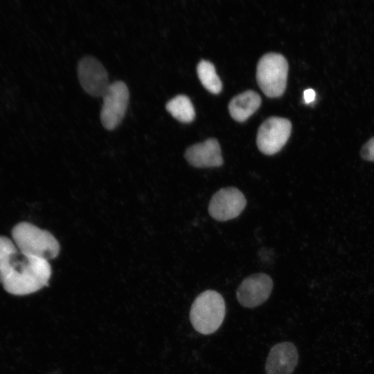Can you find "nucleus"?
Masks as SVG:
<instances>
[{
  "label": "nucleus",
  "instance_id": "nucleus-13",
  "mask_svg": "<svg viewBox=\"0 0 374 374\" xmlns=\"http://www.w3.org/2000/svg\"><path fill=\"white\" fill-rule=\"evenodd\" d=\"M166 109L174 118L181 122H191L195 116L193 103L185 95H177L170 99L166 103Z\"/></svg>",
  "mask_w": 374,
  "mask_h": 374
},
{
  "label": "nucleus",
  "instance_id": "nucleus-1",
  "mask_svg": "<svg viewBox=\"0 0 374 374\" xmlns=\"http://www.w3.org/2000/svg\"><path fill=\"white\" fill-rule=\"evenodd\" d=\"M51 276V267L48 260L23 254L17 248L1 272L0 283L7 292L23 296L46 286Z\"/></svg>",
  "mask_w": 374,
  "mask_h": 374
},
{
  "label": "nucleus",
  "instance_id": "nucleus-4",
  "mask_svg": "<svg viewBox=\"0 0 374 374\" xmlns=\"http://www.w3.org/2000/svg\"><path fill=\"white\" fill-rule=\"evenodd\" d=\"M288 62L277 53H268L259 60L256 68V80L262 92L269 97L281 96L286 88Z\"/></svg>",
  "mask_w": 374,
  "mask_h": 374
},
{
  "label": "nucleus",
  "instance_id": "nucleus-2",
  "mask_svg": "<svg viewBox=\"0 0 374 374\" xmlns=\"http://www.w3.org/2000/svg\"><path fill=\"white\" fill-rule=\"evenodd\" d=\"M12 240L23 254L49 260L60 253V246L49 231L22 222L12 229Z\"/></svg>",
  "mask_w": 374,
  "mask_h": 374
},
{
  "label": "nucleus",
  "instance_id": "nucleus-12",
  "mask_svg": "<svg viewBox=\"0 0 374 374\" xmlns=\"http://www.w3.org/2000/svg\"><path fill=\"white\" fill-rule=\"evenodd\" d=\"M260 104V96L254 91L247 90L231 100L229 110L235 121L242 122L253 114Z\"/></svg>",
  "mask_w": 374,
  "mask_h": 374
},
{
  "label": "nucleus",
  "instance_id": "nucleus-3",
  "mask_svg": "<svg viewBox=\"0 0 374 374\" xmlns=\"http://www.w3.org/2000/svg\"><path fill=\"white\" fill-rule=\"evenodd\" d=\"M222 296L213 290L199 294L194 300L190 310V321L198 332L210 335L222 325L226 312Z\"/></svg>",
  "mask_w": 374,
  "mask_h": 374
},
{
  "label": "nucleus",
  "instance_id": "nucleus-16",
  "mask_svg": "<svg viewBox=\"0 0 374 374\" xmlns=\"http://www.w3.org/2000/svg\"><path fill=\"white\" fill-rule=\"evenodd\" d=\"M360 156L366 161L374 162V136L371 137L362 145Z\"/></svg>",
  "mask_w": 374,
  "mask_h": 374
},
{
  "label": "nucleus",
  "instance_id": "nucleus-17",
  "mask_svg": "<svg viewBox=\"0 0 374 374\" xmlns=\"http://www.w3.org/2000/svg\"><path fill=\"white\" fill-rule=\"evenodd\" d=\"M316 93L312 89H307L303 92V98L305 103L312 102L315 98Z\"/></svg>",
  "mask_w": 374,
  "mask_h": 374
},
{
  "label": "nucleus",
  "instance_id": "nucleus-11",
  "mask_svg": "<svg viewBox=\"0 0 374 374\" xmlns=\"http://www.w3.org/2000/svg\"><path fill=\"white\" fill-rule=\"evenodd\" d=\"M184 157L189 164L196 168H214L223 164L220 144L214 138L188 147Z\"/></svg>",
  "mask_w": 374,
  "mask_h": 374
},
{
  "label": "nucleus",
  "instance_id": "nucleus-5",
  "mask_svg": "<svg viewBox=\"0 0 374 374\" xmlns=\"http://www.w3.org/2000/svg\"><path fill=\"white\" fill-rule=\"evenodd\" d=\"M100 121L108 130L116 129L122 122L128 106L130 93L123 81H116L109 86L103 96Z\"/></svg>",
  "mask_w": 374,
  "mask_h": 374
},
{
  "label": "nucleus",
  "instance_id": "nucleus-6",
  "mask_svg": "<svg viewBox=\"0 0 374 374\" xmlns=\"http://www.w3.org/2000/svg\"><path fill=\"white\" fill-rule=\"evenodd\" d=\"M292 130L291 122L285 118L271 116L259 127L256 143L265 154L272 155L279 152L287 141Z\"/></svg>",
  "mask_w": 374,
  "mask_h": 374
},
{
  "label": "nucleus",
  "instance_id": "nucleus-15",
  "mask_svg": "<svg viewBox=\"0 0 374 374\" xmlns=\"http://www.w3.org/2000/svg\"><path fill=\"white\" fill-rule=\"evenodd\" d=\"M17 249L12 239L0 235V276L10 254Z\"/></svg>",
  "mask_w": 374,
  "mask_h": 374
},
{
  "label": "nucleus",
  "instance_id": "nucleus-9",
  "mask_svg": "<svg viewBox=\"0 0 374 374\" xmlns=\"http://www.w3.org/2000/svg\"><path fill=\"white\" fill-rule=\"evenodd\" d=\"M273 285L272 279L266 274L258 273L249 276L237 289V300L243 307H257L269 297Z\"/></svg>",
  "mask_w": 374,
  "mask_h": 374
},
{
  "label": "nucleus",
  "instance_id": "nucleus-14",
  "mask_svg": "<svg viewBox=\"0 0 374 374\" xmlns=\"http://www.w3.org/2000/svg\"><path fill=\"white\" fill-rule=\"evenodd\" d=\"M197 73L203 86L213 93H218L222 89V82L216 73L213 63L202 60L197 66Z\"/></svg>",
  "mask_w": 374,
  "mask_h": 374
},
{
  "label": "nucleus",
  "instance_id": "nucleus-8",
  "mask_svg": "<svg viewBox=\"0 0 374 374\" xmlns=\"http://www.w3.org/2000/svg\"><path fill=\"white\" fill-rule=\"evenodd\" d=\"M78 77L83 89L93 97H103L111 84L103 65L92 56H84L80 60Z\"/></svg>",
  "mask_w": 374,
  "mask_h": 374
},
{
  "label": "nucleus",
  "instance_id": "nucleus-10",
  "mask_svg": "<svg viewBox=\"0 0 374 374\" xmlns=\"http://www.w3.org/2000/svg\"><path fill=\"white\" fill-rule=\"evenodd\" d=\"M298 351L294 344L283 341L270 350L265 363L266 374H292L298 363Z\"/></svg>",
  "mask_w": 374,
  "mask_h": 374
},
{
  "label": "nucleus",
  "instance_id": "nucleus-7",
  "mask_svg": "<svg viewBox=\"0 0 374 374\" xmlns=\"http://www.w3.org/2000/svg\"><path fill=\"white\" fill-rule=\"evenodd\" d=\"M246 204V198L240 190L235 187H226L213 194L208 210L213 219L227 221L238 217Z\"/></svg>",
  "mask_w": 374,
  "mask_h": 374
}]
</instances>
